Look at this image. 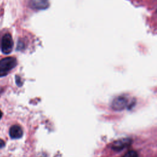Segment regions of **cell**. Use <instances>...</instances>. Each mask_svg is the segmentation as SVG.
Segmentation results:
<instances>
[{"instance_id":"1","label":"cell","mask_w":157,"mask_h":157,"mask_svg":"<svg viewBox=\"0 0 157 157\" xmlns=\"http://www.w3.org/2000/svg\"><path fill=\"white\" fill-rule=\"evenodd\" d=\"M17 59L13 57H6L0 60V77L6 75L17 65Z\"/></svg>"},{"instance_id":"2","label":"cell","mask_w":157,"mask_h":157,"mask_svg":"<svg viewBox=\"0 0 157 157\" xmlns=\"http://www.w3.org/2000/svg\"><path fill=\"white\" fill-rule=\"evenodd\" d=\"M111 105L113 110L120 111L128 108L129 105H132V104L130 103L129 99L127 96H119L113 100Z\"/></svg>"},{"instance_id":"3","label":"cell","mask_w":157,"mask_h":157,"mask_svg":"<svg viewBox=\"0 0 157 157\" xmlns=\"http://www.w3.org/2000/svg\"><path fill=\"white\" fill-rule=\"evenodd\" d=\"M13 42L12 37L9 33L5 34L1 40V50L4 54L10 53L13 48Z\"/></svg>"},{"instance_id":"4","label":"cell","mask_w":157,"mask_h":157,"mask_svg":"<svg viewBox=\"0 0 157 157\" xmlns=\"http://www.w3.org/2000/svg\"><path fill=\"white\" fill-rule=\"evenodd\" d=\"M131 143V140L129 139H123L114 142L112 144V148L114 150L119 151L129 146Z\"/></svg>"},{"instance_id":"5","label":"cell","mask_w":157,"mask_h":157,"mask_svg":"<svg viewBox=\"0 0 157 157\" xmlns=\"http://www.w3.org/2000/svg\"><path fill=\"white\" fill-rule=\"evenodd\" d=\"M23 130L18 125H13L11 126L9 134L12 139H19L23 136Z\"/></svg>"},{"instance_id":"6","label":"cell","mask_w":157,"mask_h":157,"mask_svg":"<svg viewBox=\"0 0 157 157\" xmlns=\"http://www.w3.org/2000/svg\"><path fill=\"white\" fill-rule=\"evenodd\" d=\"M48 0H33L32 6L36 9H45L48 6Z\"/></svg>"},{"instance_id":"7","label":"cell","mask_w":157,"mask_h":157,"mask_svg":"<svg viewBox=\"0 0 157 157\" xmlns=\"http://www.w3.org/2000/svg\"><path fill=\"white\" fill-rule=\"evenodd\" d=\"M123 157H138V155L136 151L131 150L125 153Z\"/></svg>"},{"instance_id":"8","label":"cell","mask_w":157,"mask_h":157,"mask_svg":"<svg viewBox=\"0 0 157 157\" xmlns=\"http://www.w3.org/2000/svg\"><path fill=\"white\" fill-rule=\"evenodd\" d=\"M5 145V142L3 140H2L1 139H0V148L4 147Z\"/></svg>"},{"instance_id":"9","label":"cell","mask_w":157,"mask_h":157,"mask_svg":"<svg viewBox=\"0 0 157 157\" xmlns=\"http://www.w3.org/2000/svg\"><path fill=\"white\" fill-rule=\"evenodd\" d=\"M2 112H1V111L0 110V119H1V118L2 117Z\"/></svg>"}]
</instances>
